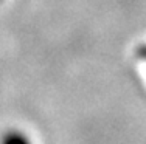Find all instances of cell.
<instances>
[{
    "label": "cell",
    "instance_id": "2",
    "mask_svg": "<svg viewBox=\"0 0 146 144\" xmlns=\"http://www.w3.org/2000/svg\"><path fill=\"white\" fill-rule=\"evenodd\" d=\"M2 2H3V0H0V3H2Z\"/></svg>",
    "mask_w": 146,
    "mask_h": 144
},
{
    "label": "cell",
    "instance_id": "1",
    "mask_svg": "<svg viewBox=\"0 0 146 144\" xmlns=\"http://www.w3.org/2000/svg\"><path fill=\"white\" fill-rule=\"evenodd\" d=\"M0 144H34V141L27 130L9 127L0 135Z\"/></svg>",
    "mask_w": 146,
    "mask_h": 144
}]
</instances>
